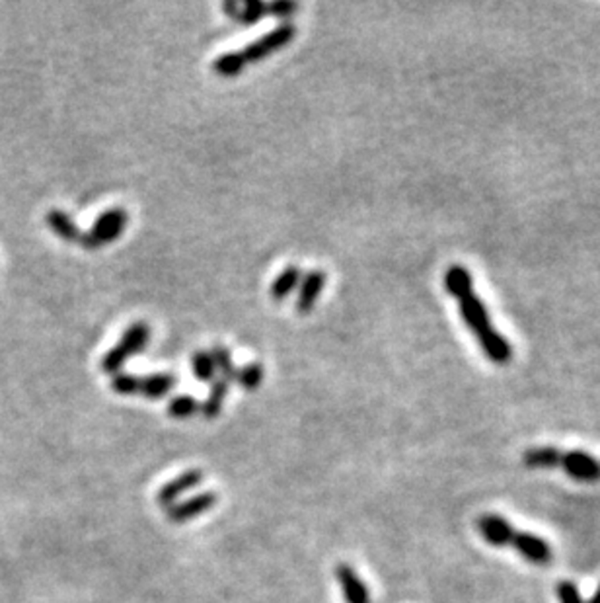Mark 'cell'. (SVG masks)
Wrapping results in <instances>:
<instances>
[{"label": "cell", "instance_id": "6", "mask_svg": "<svg viewBox=\"0 0 600 603\" xmlns=\"http://www.w3.org/2000/svg\"><path fill=\"white\" fill-rule=\"evenodd\" d=\"M217 504V495L215 492H202V495H195L187 500H182L168 510V522L172 523H185L192 522L199 515L209 512L212 506Z\"/></svg>", "mask_w": 600, "mask_h": 603}, {"label": "cell", "instance_id": "29", "mask_svg": "<svg viewBox=\"0 0 600 603\" xmlns=\"http://www.w3.org/2000/svg\"><path fill=\"white\" fill-rule=\"evenodd\" d=\"M585 603H600V586L595 589V594L589 599H586Z\"/></svg>", "mask_w": 600, "mask_h": 603}, {"label": "cell", "instance_id": "15", "mask_svg": "<svg viewBox=\"0 0 600 603\" xmlns=\"http://www.w3.org/2000/svg\"><path fill=\"white\" fill-rule=\"evenodd\" d=\"M45 221L59 239L67 242H80L82 231L77 227V223H74L69 213L61 212V209H52V212L45 215Z\"/></svg>", "mask_w": 600, "mask_h": 603}, {"label": "cell", "instance_id": "8", "mask_svg": "<svg viewBox=\"0 0 600 603\" xmlns=\"http://www.w3.org/2000/svg\"><path fill=\"white\" fill-rule=\"evenodd\" d=\"M480 535L492 547H507L511 545L512 537H515L517 529L511 525V522L499 513H485L478 520Z\"/></svg>", "mask_w": 600, "mask_h": 603}, {"label": "cell", "instance_id": "2", "mask_svg": "<svg viewBox=\"0 0 600 603\" xmlns=\"http://www.w3.org/2000/svg\"><path fill=\"white\" fill-rule=\"evenodd\" d=\"M129 225V213L121 207L108 209L102 215L96 219V223L89 232H82L80 242L84 249L89 250H98L106 244L116 242L121 235L125 227Z\"/></svg>", "mask_w": 600, "mask_h": 603}, {"label": "cell", "instance_id": "14", "mask_svg": "<svg viewBox=\"0 0 600 603\" xmlns=\"http://www.w3.org/2000/svg\"><path fill=\"white\" fill-rule=\"evenodd\" d=\"M303 276L305 274H303V269H300V266H295V264L286 266L283 269V272L277 278H275V281L271 283L269 293H271L273 301L281 303V301H285L286 297H289V295L300 286V281H303Z\"/></svg>", "mask_w": 600, "mask_h": 603}, {"label": "cell", "instance_id": "21", "mask_svg": "<svg viewBox=\"0 0 600 603\" xmlns=\"http://www.w3.org/2000/svg\"><path fill=\"white\" fill-rule=\"evenodd\" d=\"M192 367L197 381H202V383H209L217 375V365L211 352H197L192 360Z\"/></svg>", "mask_w": 600, "mask_h": 603}, {"label": "cell", "instance_id": "25", "mask_svg": "<svg viewBox=\"0 0 600 603\" xmlns=\"http://www.w3.org/2000/svg\"><path fill=\"white\" fill-rule=\"evenodd\" d=\"M267 14V3H261V0H246L244 8H240V14H239V22L246 24H256L261 20V16Z\"/></svg>", "mask_w": 600, "mask_h": 603}, {"label": "cell", "instance_id": "7", "mask_svg": "<svg viewBox=\"0 0 600 603\" xmlns=\"http://www.w3.org/2000/svg\"><path fill=\"white\" fill-rule=\"evenodd\" d=\"M203 471H199V469H190V471H185L182 473L178 478H173V481L166 483L164 486H162L158 490V495H156V502L160 504L162 508H166L170 510L173 504H178L180 496L185 495V492H190L193 490L195 486H199L203 483Z\"/></svg>", "mask_w": 600, "mask_h": 603}, {"label": "cell", "instance_id": "24", "mask_svg": "<svg viewBox=\"0 0 600 603\" xmlns=\"http://www.w3.org/2000/svg\"><path fill=\"white\" fill-rule=\"evenodd\" d=\"M111 391L121 397L139 395V375L133 373H116L111 375Z\"/></svg>", "mask_w": 600, "mask_h": 603}, {"label": "cell", "instance_id": "22", "mask_svg": "<svg viewBox=\"0 0 600 603\" xmlns=\"http://www.w3.org/2000/svg\"><path fill=\"white\" fill-rule=\"evenodd\" d=\"M264 365L254 362V363H248L244 367L239 369V375H236V381H239V383L246 389V391H256L259 385H261V381H264Z\"/></svg>", "mask_w": 600, "mask_h": 603}, {"label": "cell", "instance_id": "4", "mask_svg": "<svg viewBox=\"0 0 600 603\" xmlns=\"http://www.w3.org/2000/svg\"><path fill=\"white\" fill-rule=\"evenodd\" d=\"M559 466L569 478L577 483L593 485L600 481V461L583 449H571L561 455Z\"/></svg>", "mask_w": 600, "mask_h": 603}, {"label": "cell", "instance_id": "13", "mask_svg": "<svg viewBox=\"0 0 600 603\" xmlns=\"http://www.w3.org/2000/svg\"><path fill=\"white\" fill-rule=\"evenodd\" d=\"M178 385V377L172 373H150L139 377V395L150 400H160L168 397V392Z\"/></svg>", "mask_w": 600, "mask_h": 603}, {"label": "cell", "instance_id": "1", "mask_svg": "<svg viewBox=\"0 0 600 603\" xmlns=\"http://www.w3.org/2000/svg\"><path fill=\"white\" fill-rule=\"evenodd\" d=\"M150 340V326L146 323H135L127 330L123 332L121 340L116 344V348H111L104 358H102V369L109 375H116L121 372V367L133 358L135 353H139L146 348Z\"/></svg>", "mask_w": 600, "mask_h": 603}, {"label": "cell", "instance_id": "10", "mask_svg": "<svg viewBox=\"0 0 600 603\" xmlns=\"http://www.w3.org/2000/svg\"><path fill=\"white\" fill-rule=\"evenodd\" d=\"M458 306H460L462 321H464L466 326L473 332V334H476V338L480 334H483L485 330L493 328L492 321H490V315H487L485 305L473 293L466 295V297H462L458 301Z\"/></svg>", "mask_w": 600, "mask_h": 603}, {"label": "cell", "instance_id": "23", "mask_svg": "<svg viewBox=\"0 0 600 603\" xmlns=\"http://www.w3.org/2000/svg\"><path fill=\"white\" fill-rule=\"evenodd\" d=\"M211 355H212V360H215V365L220 372L222 379H227L229 383H230V381H236V375H239V367H234L230 352L224 346H215L211 350Z\"/></svg>", "mask_w": 600, "mask_h": 603}, {"label": "cell", "instance_id": "19", "mask_svg": "<svg viewBox=\"0 0 600 603\" xmlns=\"http://www.w3.org/2000/svg\"><path fill=\"white\" fill-rule=\"evenodd\" d=\"M246 67V61L242 59L240 52H230V53H224L220 57H217L215 61H212V71L217 72V75L220 77H236V75H240V72L244 71Z\"/></svg>", "mask_w": 600, "mask_h": 603}, {"label": "cell", "instance_id": "27", "mask_svg": "<svg viewBox=\"0 0 600 603\" xmlns=\"http://www.w3.org/2000/svg\"><path fill=\"white\" fill-rule=\"evenodd\" d=\"M296 5L291 0H275V3L267 5V12L275 18H289L296 12Z\"/></svg>", "mask_w": 600, "mask_h": 603}, {"label": "cell", "instance_id": "18", "mask_svg": "<svg viewBox=\"0 0 600 603\" xmlns=\"http://www.w3.org/2000/svg\"><path fill=\"white\" fill-rule=\"evenodd\" d=\"M229 387L230 383L222 377L212 383V389L209 392L207 400L202 404V414L207 418V420H212V418H217L222 412V404H224V399H227L229 395Z\"/></svg>", "mask_w": 600, "mask_h": 603}, {"label": "cell", "instance_id": "11", "mask_svg": "<svg viewBox=\"0 0 600 603\" xmlns=\"http://www.w3.org/2000/svg\"><path fill=\"white\" fill-rule=\"evenodd\" d=\"M323 286H326V274H323L322 269H312V272L303 276L296 297V311L300 315H308L314 309Z\"/></svg>", "mask_w": 600, "mask_h": 603}, {"label": "cell", "instance_id": "17", "mask_svg": "<svg viewBox=\"0 0 600 603\" xmlns=\"http://www.w3.org/2000/svg\"><path fill=\"white\" fill-rule=\"evenodd\" d=\"M561 453L558 448L552 446H542V448H532L524 453V465L529 469H556L561 463Z\"/></svg>", "mask_w": 600, "mask_h": 603}, {"label": "cell", "instance_id": "9", "mask_svg": "<svg viewBox=\"0 0 600 603\" xmlns=\"http://www.w3.org/2000/svg\"><path fill=\"white\" fill-rule=\"evenodd\" d=\"M335 578L342 586V592L347 603H370V592L367 584L361 580L353 566L340 562L335 566Z\"/></svg>", "mask_w": 600, "mask_h": 603}, {"label": "cell", "instance_id": "12", "mask_svg": "<svg viewBox=\"0 0 600 603\" xmlns=\"http://www.w3.org/2000/svg\"><path fill=\"white\" fill-rule=\"evenodd\" d=\"M478 342H480V346H482L483 353H485L487 358H490L493 363H497V365H505V363H509L511 355H512L511 344H509V340H507L503 334H499V332H497L495 328L485 330L483 334L478 336Z\"/></svg>", "mask_w": 600, "mask_h": 603}, {"label": "cell", "instance_id": "26", "mask_svg": "<svg viewBox=\"0 0 600 603\" xmlns=\"http://www.w3.org/2000/svg\"><path fill=\"white\" fill-rule=\"evenodd\" d=\"M556 592H558L559 603H585L577 584L571 580H561L556 588Z\"/></svg>", "mask_w": 600, "mask_h": 603}, {"label": "cell", "instance_id": "28", "mask_svg": "<svg viewBox=\"0 0 600 603\" xmlns=\"http://www.w3.org/2000/svg\"><path fill=\"white\" fill-rule=\"evenodd\" d=\"M222 10L227 12V14H229L232 20H239L240 6H239V3H236V0H227V3L222 5Z\"/></svg>", "mask_w": 600, "mask_h": 603}, {"label": "cell", "instance_id": "16", "mask_svg": "<svg viewBox=\"0 0 600 603\" xmlns=\"http://www.w3.org/2000/svg\"><path fill=\"white\" fill-rule=\"evenodd\" d=\"M445 287L455 299L460 301L462 297L473 293L472 274L464 266H450L445 274Z\"/></svg>", "mask_w": 600, "mask_h": 603}, {"label": "cell", "instance_id": "3", "mask_svg": "<svg viewBox=\"0 0 600 603\" xmlns=\"http://www.w3.org/2000/svg\"><path fill=\"white\" fill-rule=\"evenodd\" d=\"M295 35H296V28L293 26V24L285 22V24H281V26L275 28L273 32L261 35V38L256 40L254 43L246 45L240 52V55L246 61V65L258 63V61L273 55L275 52H279V49H283L285 45H289L295 40Z\"/></svg>", "mask_w": 600, "mask_h": 603}, {"label": "cell", "instance_id": "20", "mask_svg": "<svg viewBox=\"0 0 600 603\" xmlns=\"http://www.w3.org/2000/svg\"><path fill=\"white\" fill-rule=\"evenodd\" d=\"M197 412H202V402L190 395H180L168 404V416L176 418V420H185V418H192Z\"/></svg>", "mask_w": 600, "mask_h": 603}, {"label": "cell", "instance_id": "5", "mask_svg": "<svg viewBox=\"0 0 600 603\" xmlns=\"http://www.w3.org/2000/svg\"><path fill=\"white\" fill-rule=\"evenodd\" d=\"M511 547L515 549L522 559H527L530 564L546 566L552 562V547L540 535H534L529 532H515V537L511 541Z\"/></svg>", "mask_w": 600, "mask_h": 603}]
</instances>
